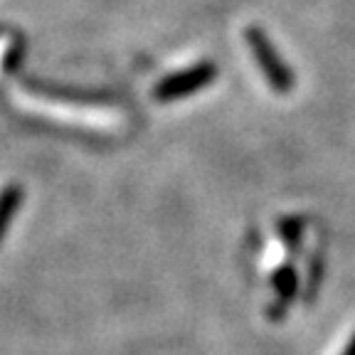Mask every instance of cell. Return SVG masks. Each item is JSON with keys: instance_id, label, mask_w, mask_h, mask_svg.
Masks as SVG:
<instances>
[{"instance_id": "cell-2", "label": "cell", "mask_w": 355, "mask_h": 355, "mask_svg": "<svg viewBox=\"0 0 355 355\" xmlns=\"http://www.w3.org/2000/svg\"><path fill=\"white\" fill-rule=\"evenodd\" d=\"M217 77V67L212 62H200L195 67H188L183 72L168 74L166 79L155 84L153 96L155 101H175L183 99L188 94H195L200 89H205L207 84H212Z\"/></svg>"}, {"instance_id": "cell-3", "label": "cell", "mask_w": 355, "mask_h": 355, "mask_svg": "<svg viewBox=\"0 0 355 355\" xmlns=\"http://www.w3.org/2000/svg\"><path fill=\"white\" fill-rule=\"evenodd\" d=\"M22 205V188L20 185H8L3 193H0V242H3V234H6L8 225H10L15 210Z\"/></svg>"}, {"instance_id": "cell-1", "label": "cell", "mask_w": 355, "mask_h": 355, "mask_svg": "<svg viewBox=\"0 0 355 355\" xmlns=\"http://www.w3.org/2000/svg\"><path fill=\"white\" fill-rule=\"evenodd\" d=\"M244 37H247V44H250V50H252V55H254L257 64L261 67V72H264L269 87L277 89V92H282V94L291 92V89H294V74H291V69L284 64L282 55L277 52V47L272 44V40L266 37L264 30L250 28L247 33H244Z\"/></svg>"}]
</instances>
